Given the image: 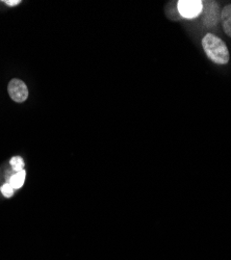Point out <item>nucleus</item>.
<instances>
[{"label": "nucleus", "instance_id": "f257e3e1", "mask_svg": "<svg viewBox=\"0 0 231 260\" xmlns=\"http://www.w3.org/2000/svg\"><path fill=\"white\" fill-rule=\"evenodd\" d=\"M202 47L207 57L217 64H226L230 54L225 42L213 34H207L202 39Z\"/></svg>", "mask_w": 231, "mask_h": 260}, {"label": "nucleus", "instance_id": "f03ea898", "mask_svg": "<svg viewBox=\"0 0 231 260\" xmlns=\"http://www.w3.org/2000/svg\"><path fill=\"white\" fill-rule=\"evenodd\" d=\"M203 10L201 13V20L204 26L212 28L221 22L222 10L216 2H202Z\"/></svg>", "mask_w": 231, "mask_h": 260}, {"label": "nucleus", "instance_id": "7ed1b4c3", "mask_svg": "<svg viewBox=\"0 0 231 260\" xmlns=\"http://www.w3.org/2000/svg\"><path fill=\"white\" fill-rule=\"evenodd\" d=\"M177 10L181 18L195 19L201 16L203 3L201 0H180L177 2Z\"/></svg>", "mask_w": 231, "mask_h": 260}, {"label": "nucleus", "instance_id": "20e7f679", "mask_svg": "<svg viewBox=\"0 0 231 260\" xmlns=\"http://www.w3.org/2000/svg\"><path fill=\"white\" fill-rule=\"evenodd\" d=\"M8 91L10 97L17 103H22L28 98V89L26 84L18 78H14L10 81Z\"/></svg>", "mask_w": 231, "mask_h": 260}, {"label": "nucleus", "instance_id": "39448f33", "mask_svg": "<svg viewBox=\"0 0 231 260\" xmlns=\"http://www.w3.org/2000/svg\"><path fill=\"white\" fill-rule=\"evenodd\" d=\"M221 23L225 34L231 37V5L224 7L221 13Z\"/></svg>", "mask_w": 231, "mask_h": 260}, {"label": "nucleus", "instance_id": "423d86ee", "mask_svg": "<svg viewBox=\"0 0 231 260\" xmlns=\"http://www.w3.org/2000/svg\"><path fill=\"white\" fill-rule=\"evenodd\" d=\"M25 177H26L25 170L14 173V174L9 179V183L13 186L14 189H19L24 184Z\"/></svg>", "mask_w": 231, "mask_h": 260}, {"label": "nucleus", "instance_id": "0eeeda50", "mask_svg": "<svg viewBox=\"0 0 231 260\" xmlns=\"http://www.w3.org/2000/svg\"><path fill=\"white\" fill-rule=\"evenodd\" d=\"M10 164H11V166L13 168V171L15 173L24 170V160H23V158L21 157V156H14L11 159Z\"/></svg>", "mask_w": 231, "mask_h": 260}, {"label": "nucleus", "instance_id": "6e6552de", "mask_svg": "<svg viewBox=\"0 0 231 260\" xmlns=\"http://www.w3.org/2000/svg\"><path fill=\"white\" fill-rule=\"evenodd\" d=\"M0 190H2V192H3V194L5 197H7V198H11L13 194H14V188H13V186L9 183V182H7V183H5L3 186H2V188H0Z\"/></svg>", "mask_w": 231, "mask_h": 260}, {"label": "nucleus", "instance_id": "1a4fd4ad", "mask_svg": "<svg viewBox=\"0 0 231 260\" xmlns=\"http://www.w3.org/2000/svg\"><path fill=\"white\" fill-rule=\"evenodd\" d=\"M5 4L10 7H15V6H18L19 4H21V2L20 0H6Z\"/></svg>", "mask_w": 231, "mask_h": 260}]
</instances>
